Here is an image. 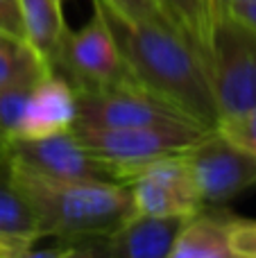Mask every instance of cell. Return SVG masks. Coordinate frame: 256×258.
I'll use <instances>...</instances> for the list:
<instances>
[{"label":"cell","mask_w":256,"mask_h":258,"mask_svg":"<svg viewBox=\"0 0 256 258\" xmlns=\"http://www.w3.org/2000/svg\"><path fill=\"white\" fill-rule=\"evenodd\" d=\"M93 9L107 23L136 84L175 104L195 125L218 127L211 75L198 50L163 21L130 18L104 0H93Z\"/></svg>","instance_id":"1"},{"label":"cell","mask_w":256,"mask_h":258,"mask_svg":"<svg viewBox=\"0 0 256 258\" xmlns=\"http://www.w3.org/2000/svg\"><path fill=\"white\" fill-rule=\"evenodd\" d=\"M12 177L34 211L41 238H107L136 215L132 190L125 181L43 177L14 163Z\"/></svg>","instance_id":"2"},{"label":"cell","mask_w":256,"mask_h":258,"mask_svg":"<svg viewBox=\"0 0 256 258\" xmlns=\"http://www.w3.org/2000/svg\"><path fill=\"white\" fill-rule=\"evenodd\" d=\"M209 75L218 122L256 109V32L225 12L213 25Z\"/></svg>","instance_id":"3"},{"label":"cell","mask_w":256,"mask_h":258,"mask_svg":"<svg viewBox=\"0 0 256 258\" xmlns=\"http://www.w3.org/2000/svg\"><path fill=\"white\" fill-rule=\"evenodd\" d=\"M213 132V129H211ZM77 141L104 163L113 165L120 181L134 174L141 165L161 156L184 154L198 145L209 129L190 125H157V127H125V129H89L73 127Z\"/></svg>","instance_id":"4"},{"label":"cell","mask_w":256,"mask_h":258,"mask_svg":"<svg viewBox=\"0 0 256 258\" xmlns=\"http://www.w3.org/2000/svg\"><path fill=\"white\" fill-rule=\"evenodd\" d=\"M75 93H77V118L73 127H89V129H125V127H157V125L200 127L184 111H179L175 104L166 102L163 98L150 93L139 84L86 86V89H75Z\"/></svg>","instance_id":"5"},{"label":"cell","mask_w":256,"mask_h":258,"mask_svg":"<svg viewBox=\"0 0 256 258\" xmlns=\"http://www.w3.org/2000/svg\"><path fill=\"white\" fill-rule=\"evenodd\" d=\"M54 73L63 75L75 89L136 84L118 50L116 39L95 9L93 18L82 30H68Z\"/></svg>","instance_id":"6"},{"label":"cell","mask_w":256,"mask_h":258,"mask_svg":"<svg viewBox=\"0 0 256 258\" xmlns=\"http://www.w3.org/2000/svg\"><path fill=\"white\" fill-rule=\"evenodd\" d=\"M127 186L132 190L136 215L193 218L204 209L184 154L161 156L134 170Z\"/></svg>","instance_id":"7"},{"label":"cell","mask_w":256,"mask_h":258,"mask_svg":"<svg viewBox=\"0 0 256 258\" xmlns=\"http://www.w3.org/2000/svg\"><path fill=\"white\" fill-rule=\"evenodd\" d=\"M186 161L204 206L225 204L256 183V159L218 129L190 147Z\"/></svg>","instance_id":"8"},{"label":"cell","mask_w":256,"mask_h":258,"mask_svg":"<svg viewBox=\"0 0 256 258\" xmlns=\"http://www.w3.org/2000/svg\"><path fill=\"white\" fill-rule=\"evenodd\" d=\"M5 150L14 165L43 177L120 181L116 168L95 159L73 129L43 138H12L5 143Z\"/></svg>","instance_id":"9"},{"label":"cell","mask_w":256,"mask_h":258,"mask_svg":"<svg viewBox=\"0 0 256 258\" xmlns=\"http://www.w3.org/2000/svg\"><path fill=\"white\" fill-rule=\"evenodd\" d=\"M77 118L75 86L50 71L30 89L14 138H43L71 132ZM12 141V138H9Z\"/></svg>","instance_id":"10"},{"label":"cell","mask_w":256,"mask_h":258,"mask_svg":"<svg viewBox=\"0 0 256 258\" xmlns=\"http://www.w3.org/2000/svg\"><path fill=\"white\" fill-rule=\"evenodd\" d=\"M41 240L39 222L16 188L7 150L0 154V258H14Z\"/></svg>","instance_id":"11"},{"label":"cell","mask_w":256,"mask_h":258,"mask_svg":"<svg viewBox=\"0 0 256 258\" xmlns=\"http://www.w3.org/2000/svg\"><path fill=\"white\" fill-rule=\"evenodd\" d=\"M184 218L134 215L107 236L111 258H168Z\"/></svg>","instance_id":"12"},{"label":"cell","mask_w":256,"mask_h":258,"mask_svg":"<svg viewBox=\"0 0 256 258\" xmlns=\"http://www.w3.org/2000/svg\"><path fill=\"white\" fill-rule=\"evenodd\" d=\"M168 25L198 50L207 66H211V36L218 16L216 0H152Z\"/></svg>","instance_id":"13"},{"label":"cell","mask_w":256,"mask_h":258,"mask_svg":"<svg viewBox=\"0 0 256 258\" xmlns=\"http://www.w3.org/2000/svg\"><path fill=\"white\" fill-rule=\"evenodd\" d=\"M227 215L200 211L181 224L168 258H238L229 240Z\"/></svg>","instance_id":"14"},{"label":"cell","mask_w":256,"mask_h":258,"mask_svg":"<svg viewBox=\"0 0 256 258\" xmlns=\"http://www.w3.org/2000/svg\"><path fill=\"white\" fill-rule=\"evenodd\" d=\"M18 5L25 25V41L54 71L59 50L68 34L61 0H18Z\"/></svg>","instance_id":"15"},{"label":"cell","mask_w":256,"mask_h":258,"mask_svg":"<svg viewBox=\"0 0 256 258\" xmlns=\"http://www.w3.org/2000/svg\"><path fill=\"white\" fill-rule=\"evenodd\" d=\"M52 68L25 41L0 36V89L18 84H34Z\"/></svg>","instance_id":"16"},{"label":"cell","mask_w":256,"mask_h":258,"mask_svg":"<svg viewBox=\"0 0 256 258\" xmlns=\"http://www.w3.org/2000/svg\"><path fill=\"white\" fill-rule=\"evenodd\" d=\"M34 84H18V86H5V89H0V136L5 141L14 138V134H16L27 93H30V89Z\"/></svg>","instance_id":"17"},{"label":"cell","mask_w":256,"mask_h":258,"mask_svg":"<svg viewBox=\"0 0 256 258\" xmlns=\"http://www.w3.org/2000/svg\"><path fill=\"white\" fill-rule=\"evenodd\" d=\"M216 129L256 159V109L243 113V116L220 120Z\"/></svg>","instance_id":"18"},{"label":"cell","mask_w":256,"mask_h":258,"mask_svg":"<svg viewBox=\"0 0 256 258\" xmlns=\"http://www.w3.org/2000/svg\"><path fill=\"white\" fill-rule=\"evenodd\" d=\"M229 240L238 258H256V220L229 218Z\"/></svg>","instance_id":"19"},{"label":"cell","mask_w":256,"mask_h":258,"mask_svg":"<svg viewBox=\"0 0 256 258\" xmlns=\"http://www.w3.org/2000/svg\"><path fill=\"white\" fill-rule=\"evenodd\" d=\"M0 34L16 41H25V25H23L18 0H0Z\"/></svg>","instance_id":"20"},{"label":"cell","mask_w":256,"mask_h":258,"mask_svg":"<svg viewBox=\"0 0 256 258\" xmlns=\"http://www.w3.org/2000/svg\"><path fill=\"white\" fill-rule=\"evenodd\" d=\"M61 258H111V254H109L107 238L91 236L71 240V245H68V249L63 251Z\"/></svg>","instance_id":"21"},{"label":"cell","mask_w":256,"mask_h":258,"mask_svg":"<svg viewBox=\"0 0 256 258\" xmlns=\"http://www.w3.org/2000/svg\"><path fill=\"white\" fill-rule=\"evenodd\" d=\"M104 3H109L113 9H118L120 14H125L130 18H150V21L168 23L152 0H104Z\"/></svg>","instance_id":"22"},{"label":"cell","mask_w":256,"mask_h":258,"mask_svg":"<svg viewBox=\"0 0 256 258\" xmlns=\"http://www.w3.org/2000/svg\"><path fill=\"white\" fill-rule=\"evenodd\" d=\"M222 12L256 32V0H234Z\"/></svg>","instance_id":"23"},{"label":"cell","mask_w":256,"mask_h":258,"mask_svg":"<svg viewBox=\"0 0 256 258\" xmlns=\"http://www.w3.org/2000/svg\"><path fill=\"white\" fill-rule=\"evenodd\" d=\"M68 245H71V240H61V245L48 247V249H34V247H30V249L21 251V254L14 258H61L63 251L68 249Z\"/></svg>","instance_id":"24"},{"label":"cell","mask_w":256,"mask_h":258,"mask_svg":"<svg viewBox=\"0 0 256 258\" xmlns=\"http://www.w3.org/2000/svg\"><path fill=\"white\" fill-rule=\"evenodd\" d=\"M229 3H234V0H216V5H218V12H222V9H225Z\"/></svg>","instance_id":"25"},{"label":"cell","mask_w":256,"mask_h":258,"mask_svg":"<svg viewBox=\"0 0 256 258\" xmlns=\"http://www.w3.org/2000/svg\"><path fill=\"white\" fill-rule=\"evenodd\" d=\"M5 143H7V141H5V138L0 136V154H5Z\"/></svg>","instance_id":"26"},{"label":"cell","mask_w":256,"mask_h":258,"mask_svg":"<svg viewBox=\"0 0 256 258\" xmlns=\"http://www.w3.org/2000/svg\"><path fill=\"white\" fill-rule=\"evenodd\" d=\"M0 36H3V34H0Z\"/></svg>","instance_id":"27"}]
</instances>
